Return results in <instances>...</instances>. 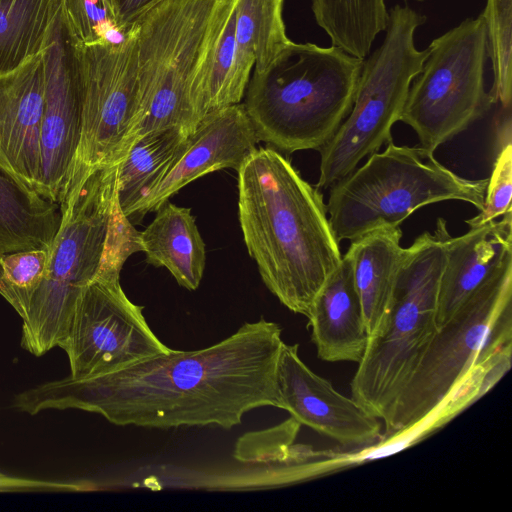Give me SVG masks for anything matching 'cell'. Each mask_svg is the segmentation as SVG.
<instances>
[{
    "instance_id": "9a60e30c",
    "label": "cell",
    "mask_w": 512,
    "mask_h": 512,
    "mask_svg": "<svg viewBox=\"0 0 512 512\" xmlns=\"http://www.w3.org/2000/svg\"><path fill=\"white\" fill-rule=\"evenodd\" d=\"M44 65L39 193L59 204L64 181L79 144L82 122L78 69L62 20L52 43L44 50Z\"/></svg>"
},
{
    "instance_id": "ba28073f",
    "label": "cell",
    "mask_w": 512,
    "mask_h": 512,
    "mask_svg": "<svg viewBox=\"0 0 512 512\" xmlns=\"http://www.w3.org/2000/svg\"><path fill=\"white\" fill-rule=\"evenodd\" d=\"M487 182L457 175L419 145L392 140L329 187L328 219L340 243L379 227H398L419 208L442 201L467 202L480 211Z\"/></svg>"
},
{
    "instance_id": "52a82bcc",
    "label": "cell",
    "mask_w": 512,
    "mask_h": 512,
    "mask_svg": "<svg viewBox=\"0 0 512 512\" xmlns=\"http://www.w3.org/2000/svg\"><path fill=\"white\" fill-rule=\"evenodd\" d=\"M512 350V265L472 294L439 327L384 424L382 454L409 445L480 363Z\"/></svg>"
},
{
    "instance_id": "4fadbf2b",
    "label": "cell",
    "mask_w": 512,
    "mask_h": 512,
    "mask_svg": "<svg viewBox=\"0 0 512 512\" xmlns=\"http://www.w3.org/2000/svg\"><path fill=\"white\" fill-rule=\"evenodd\" d=\"M298 350V344L284 343L278 357L276 382L281 409L300 425L343 446L369 448L378 444L383 435L381 420L312 371Z\"/></svg>"
},
{
    "instance_id": "e0dca14e",
    "label": "cell",
    "mask_w": 512,
    "mask_h": 512,
    "mask_svg": "<svg viewBox=\"0 0 512 512\" xmlns=\"http://www.w3.org/2000/svg\"><path fill=\"white\" fill-rule=\"evenodd\" d=\"M446 260L437 303L438 327L477 290L512 265V211L501 220L445 236Z\"/></svg>"
},
{
    "instance_id": "7a4b0ae2",
    "label": "cell",
    "mask_w": 512,
    "mask_h": 512,
    "mask_svg": "<svg viewBox=\"0 0 512 512\" xmlns=\"http://www.w3.org/2000/svg\"><path fill=\"white\" fill-rule=\"evenodd\" d=\"M238 172V214L245 245L278 300L308 316L342 260L323 194L278 150L256 148Z\"/></svg>"
},
{
    "instance_id": "277c9868",
    "label": "cell",
    "mask_w": 512,
    "mask_h": 512,
    "mask_svg": "<svg viewBox=\"0 0 512 512\" xmlns=\"http://www.w3.org/2000/svg\"><path fill=\"white\" fill-rule=\"evenodd\" d=\"M234 0H159L130 25L136 40L138 108L121 159L145 134L194 130L212 53Z\"/></svg>"
},
{
    "instance_id": "5b68a950",
    "label": "cell",
    "mask_w": 512,
    "mask_h": 512,
    "mask_svg": "<svg viewBox=\"0 0 512 512\" xmlns=\"http://www.w3.org/2000/svg\"><path fill=\"white\" fill-rule=\"evenodd\" d=\"M364 59L290 41L252 70L243 103L259 141L291 154L320 150L351 111Z\"/></svg>"
},
{
    "instance_id": "4dcf8cb0",
    "label": "cell",
    "mask_w": 512,
    "mask_h": 512,
    "mask_svg": "<svg viewBox=\"0 0 512 512\" xmlns=\"http://www.w3.org/2000/svg\"><path fill=\"white\" fill-rule=\"evenodd\" d=\"M416 1H423V0H416Z\"/></svg>"
},
{
    "instance_id": "83f0119b",
    "label": "cell",
    "mask_w": 512,
    "mask_h": 512,
    "mask_svg": "<svg viewBox=\"0 0 512 512\" xmlns=\"http://www.w3.org/2000/svg\"><path fill=\"white\" fill-rule=\"evenodd\" d=\"M51 250L34 249L0 257V295L23 319L42 282Z\"/></svg>"
},
{
    "instance_id": "9c48e42d",
    "label": "cell",
    "mask_w": 512,
    "mask_h": 512,
    "mask_svg": "<svg viewBox=\"0 0 512 512\" xmlns=\"http://www.w3.org/2000/svg\"><path fill=\"white\" fill-rule=\"evenodd\" d=\"M381 44L364 59L354 102L332 139L320 150L316 187L327 189L355 169L365 157L392 141L413 79L428 56L415 45L425 15L407 5L389 11Z\"/></svg>"
},
{
    "instance_id": "7c38bea8",
    "label": "cell",
    "mask_w": 512,
    "mask_h": 512,
    "mask_svg": "<svg viewBox=\"0 0 512 512\" xmlns=\"http://www.w3.org/2000/svg\"><path fill=\"white\" fill-rule=\"evenodd\" d=\"M121 269L106 266L76 300L67 333L58 345L67 354L71 377L115 372L171 350L150 329L143 306L124 293Z\"/></svg>"
},
{
    "instance_id": "2e32d148",
    "label": "cell",
    "mask_w": 512,
    "mask_h": 512,
    "mask_svg": "<svg viewBox=\"0 0 512 512\" xmlns=\"http://www.w3.org/2000/svg\"><path fill=\"white\" fill-rule=\"evenodd\" d=\"M44 89V51L0 75V171L38 193Z\"/></svg>"
},
{
    "instance_id": "5bb4252c",
    "label": "cell",
    "mask_w": 512,
    "mask_h": 512,
    "mask_svg": "<svg viewBox=\"0 0 512 512\" xmlns=\"http://www.w3.org/2000/svg\"><path fill=\"white\" fill-rule=\"evenodd\" d=\"M258 141L243 104L207 114L148 193L131 208L127 218L131 221L156 210L184 186L203 175L224 168L238 171L256 149Z\"/></svg>"
},
{
    "instance_id": "6da1fadb",
    "label": "cell",
    "mask_w": 512,
    "mask_h": 512,
    "mask_svg": "<svg viewBox=\"0 0 512 512\" xmlns=\"http://www.w3.org/2000/svg\"><path fill=\"white\" fill-rule=\"evenodd\" d=\"M281 335L277 323L262 318L204 349H171L115 372L38 384L17 394L13 406L30 415L82 410L118 426L231 429L253 409H281Z\"/></svg>"
},
{
    "instance_id": "ffe728a7",
    "label": "cell",
    "mask_w": 512,
    "mask_h": 512,
    "mask_svg": "<svg viewBox=\"0 0 512 512\" xmlns=\"http://www.w3.org/2000/svg\"><path fill=\"white\" fill-rule=\"evenodd\" d=\"M400 226H383L351 240L346 252L352 264L368 335L380 324L392 297L400 261Z\"/></svg>"
},
{
    "instance_id": "ac0fdd59",
    "label": "cell",
    "mask_w": 512,
    "mask_h": 512,
    "mask_svg": "<svg viewBox=\"0 0 512 512\" xmlns=\"http://www.w3.org/2000/svg\"><path fill=\"white\" fill-rule=\"evenodd\" d=\"M307 318L321 360L358 363L362 359L369 335L347 254L320 288Z\"/></svg>"
},
{
    "instance_id": "cb8c5ba5",
    "label": "cell",
    "mask_w": 512,
    "mask_h": 512,
    "mask_svg": "<svg viewBox=\"0 0 512 512\" xmlns=\"http://www.w3.org/2000/svg\"><path fill=\"white\" fill-rule=\"evenodd\" d=\"M311 7L331 45L361 59L370 53L389 18L386 0H311Z\"/></svg>"
},
{
    "instance_id": "d6986e66",
    "label": "cell",
    "mask_w": 512,
    "mask_h": 512,
    "mask_svg": "<svg viewBox=\"0 0 512 512\" xmlns=\"http://www.w3.org/2000/svg\"><path fill=\"white\" fill-rule=\"evenodd\" d=\"M139 242L147 263L166 268L177 283L196 290L203 277L206 251L190 208L165 201Z\"/></svg>"
},
{
    "instance_id": "f1b7e54d",
    "label": "cell",
    "mask_w": 512,
    "mask_h": 512,
    "mask_svg": "<svg viewBox=\"0 0 512 512\" xmlns=\"http://www.w3.org/2000/svg\"><path fill=\"white\" fill-rule=\"evenodd\" d=\"M500 138L501 147L487 182L482 209L476 216L465 221L469 227L486 224L512 211L511 128L506 132L504 128Z\"/></svg>"
},
{
    "instance_id": "f546056e",
    "label": "cell",
    "mask_w": 512,
    "mask_h": 512,
    "mask_svg": "<svg viewBox=\"0 0 512 512\" xmlns=\"http://www.w3.org/2000/svg\"><path fill=\"white\" fill-rule=\"evenodd\" d=\"M157 1L159 0H114L121 28L127 32L138 15Z\"/></svg>"
},
{
    "instance_id": "603a6c76",
    "label": "cell",
    "mask_w": 512,
    "mask_h": 512,
    "mask_svg": "<svg viewBox=\"0 0 512 512\" xmlns=\"http://www.w3.org/2000/svg\"><path fill=\"white\" fill-rule=\"evenodd\" d=\"M192 131L180 126L155 130L131 145L117 171L118 200L126 217L179 154Z\"/></svg>"
},
{
    "instance_id": "44dd1931",
    "label": "cell",
    "mask_w": 512,
    "mask_h": 512,
    "mask_svg": "<svg viewBox=\"0 0 512 512\" xmlns=\"http://www.w3.org/2000/svg\"><path fill=\"white\" fill-rule=\"evenodd\" d=\"M60 224L58 203L0 171V257L34 249L51 250Z\"/></svg>"
},
{
    "instance_id": "d4e9b609",
    "label": "cell",
    "mask_w": 512,
    "mask_h": 512,
    "mask_svg": "<svg viewBox=\"0 0 512 512\" xmlns=\"http://www.w3.org/2000/svg\"><path fill=\"white\" fill-rule=\"evenodd\" d=\"M284 0H235L238 51L254 70L265 69L291 41L283 20Z\"/></svg>"
},
{
    "instance_id": "8fae6325",
    "label": "cell",
    "mask_w": 512,
    "mask_h": 512,
    "mask_svg": "<svg viewBox=\"0 0 512 512\" xmlns=\"http://www.w3.org/2000/svg\"><path fill=\"white\" fill-rule=\"evenodd\" d=\"M73 49L82 96L81 135L59 206L93 171L121 161L138 108L136 40L131 26L120 42Z\"/></svg>"
},
{
    "instance_id": "8992f818",
    "label": "cell",
    "mask_w": 512,
    "mask_h": 512,
    "mask_svg": "<svg viewBox=\"0 0 512 512\" xmlns=\"http://www.w3.org/2000/svg\"><path fill=\"white\" fill-rule=\"evenodd\" d=\"M447 232L438 218L433 234L426 231L404 248L389 306L351 381V397L384 424L439 329Z\"/></svg>"
},
{
    "instance_id": "7402d4cb",
    "label": "cell",
    "mask_w": 512,
    "mask_h": 512,
    "mask_svg": "<svg viewBox=\"0 0 512 512\" xmlns=\"http://www.w3.org/2000/svg\"><path fill=\"white\" fill-rule=\"evenodd\" d=\"M61 22V0H0V75L42 53Z\"/></svg>"
},
{
    "instance_id": "3957f363",
    "label": "cell",
    "mask_w": 512,
    "mask_h": 512,
    "mask_svg": "<svg viewBox=\"0 0 512 512\" xmlns=\"http://www.w3.org/2000/svg\"><path fill=\"white\" fill-rule=\"evenodd\" d=\"M118 164L93 171L60 206L45 276L22 319L21 346L34 356L59 345L85 286L106 266L123 267L141 251L139 231L119 204Z\"/></svg>"
},
{
    "instance_id": "30bf717a",
    "label": "cell",
    "mask_w": 512,
    "mask_h": 512,
    "mask_svg": "<svg viewBox=\"0 0 512 512\" xmlns=\"http://www.w3.org/2000/svg\"><path fill=\"white\" fill-rule=\"evenodd\" d=\"M413 79L400 120L429 153L482 118L494 104L485 89L489 39L483 13L434 38Z\"/></svg>"
},
{
    "instance_id": "484cf974",
    "label": "cell",
    "mask_w": 512,
    "mask_h": 512,
    "mask_svg": "<svg viewBox=\"0 0 512 512\" xmlns=\"http://www.w3.org/2000/svg\"><path fill=\"white\" fill-rule=\"evenodd\" d=\"M61 20L73 46L117 43L126 33L114 0H61Z\"/></svg>"
},
{
    "instance_id": "4316f807",
    "label": "cell",
    "mask_w": 512,
    "mask_h": 512,
    "mask_svg": "<svg viewBox=\"0 0 512 512\" xmlns=\"http://www.w3.org/2000/svg\"><path fill=\"white\" fill-rule=\"evenodd\" d=\"M483 15L489 39L494 104L511 107L512 99V0H487Z\"/></svg>"
}]
</instances>
